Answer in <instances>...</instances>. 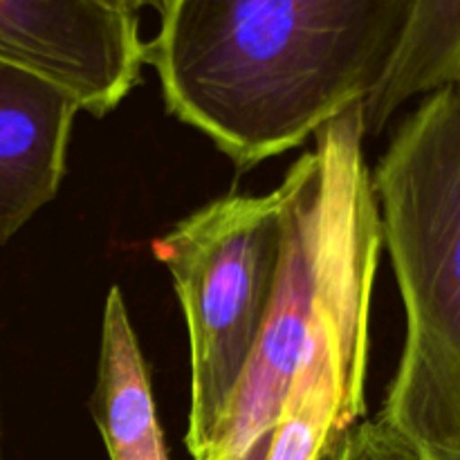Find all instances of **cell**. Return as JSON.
Returning <instances> with one entry per match:
<instances>
[{
	"instance_id": "6da1fadb",
	"label": "cell",
	"mask_w": 460,
	"mask_h": 460,
	"mask_svg": "<svg viewBox=\"0 0 460 460\" xmlns=\"http://www.w3.org/2000/svg\"><path fill=\"white\" fill-rule=\"evenodd\" d=\"M418 0H162L148 40L162 94L238 169L301 146L364 106Z\"/></svg>"
},
{
	"instance_id": "7a4b0ae2",
	"label": "cell",
	"mask_w": 460,
	"mask_h": 460,
	"mask_svg": "<svg viewBox=\"0 0 460 460\" xmlns=\"http://www.w3.org/2000/svg\"><path fill=\"white\" fill-rule=\"evenodd\" d=\"M404 304L380 420L422 460H460V93L427 94L371 173Z\"/></svg>"
},
{
	"instance_id": "3957f363",
	"label": "cell",
	"mask_w": 460,
	"mask_h": 460,
	"mask_svg": "<svg viewBox=\"0 0 460 460\" xmlns=\"http://www.w3.org/2000/svg\"><path fill=\"white\" fill-rule=\"evenodd\" d=\"M364 137L362 106L349 108L314 135L313 151L296 160L279 184L286 243L277 295L207 460L268 456L332 274L364 216L377 209Z\"/></svg>"
},
{
	"instance_id": "277c9868",
	"label": "cell",
	"mask_w": 460,
	"mask_h": 460,
	"mask_svg": "<svg viewBox=\"0 0 460 460\" xmlns=\"http://www.w3.org/2000/svg\"><path fill=\"white\" fill-rule=\"evenodd\" d=\"M283 243L279 187L265 196L218 198L153 241L187 319L191 404L184 443L193 460H207L227 420L272 310Z\"/></svg>"
},
{
	"instance_id": "5b68a950",
	"label": "cell",
	"mask_w": 460,
	"mask_h": 460,
	"mask_svg": "<svg viewBox=\"0 0 460 460\" xmlns=\"http://www.w3.org/2000/svg\"><path fill=\"white\" fill-rule=\"evenodd\" d=\"M380 247V209H373L355 229L332 274L308 355L288 391L265 460H328L364 416L368 317Z\"/></svg>"
},
{
	"instance_id": "8992f818",
	"label": "cell",
	"mask_w": 460,
	"mask_h": 460,
	"mask_svg": "<svg viewBox=\"0 0 460 460\" xmlns=\"http://www.w3.org/2000/svg\"><path fill=\"white\" fill-rule=\"evenodd\" d=\"M146 58L133 13L99 0H0V61L52 81L94 117L128 97Z\"/></svg>"
},
{
	"instance_id": "52a82bcc",
	"label": "cell",
	"mask_w": 460,
	"mask_h": 460,
	"mask_svg": "<svg viewBox=\"0 0 460 460\" xmlns=\"http://www.w3.org/2000/svg\"><path fill=\"white\" fill-rule=\"evenodd\" d=\"M79 111L57 84L0 61V247L57 196Z\"/></svg>"
},
{
	"instance_id": "ba28073f",
	"label": "cell",
	"mask_w": 460,
	"mask_h": 460,
	"mask_svg": "<svg viewBox=\"0 0 460 460\" xmlns=\"http://www.w3.org/2000/svg\"><path fill=\"white\" fill-rule=\"evenodd\" d=\"M93 413L111 460H166L146 362L119 288H111L103 308Z\"/></svg>"
},
{
	"instance_id": "9c48e42d",
	"label": "cell",
	"mask_w": 460,
	"mask_h": 460,
	"mask_svg": "<svg viewBox=\"0 0 460 460\" xmlns=\"http://www.w3.org/2000/svg\"><path fill=\"white\" fill-rule=\"evenodd\" d=\"M460 72V0H418L394 66L364 102V135L385 130L413 97L454 85Z\"/></svg>"
},
{
	"instance_id": "30bf717a",
	"label": "cell",
	"mask_w": 460,
	"mask_h": 460,
	"mask_svg": "<svg viewBox=\"0 0 460 460\" xmlns=\"http://www.w3.org/2000/svg\"><path fill=\"white\" fill-rule=\"evenodd\" d=\"M328 460H422V456L394 427L376 418L358 422Z\"/></svg>"
},
{
	"instance_id": "8fae6325",
	"label": "cell",
	"mask_w": 460,
	"mask_h": 460,
	"mask_svg": "<svg viewBox=\"0 0 460 460\" xmlns=\"http://www.w3.org/2000/svg\"><path fill=\"white\" fill-rule=\"evenodd\" d=\"M99 3L108 4V7H112V9H119V12L139 16V12H142V9H148V7L160 9L162 0H99Z\"/></svg>"
},
{
	"instance_id": "7c38bea8",
	"label": "cell",
	"mask_w": 460,
	"mask_h": 460,
	"mask_svg": "<svg viewBox=\"0 0 460 460\" xmlns=\"http://www.w3.org/2000/svg\"><path fill=\"white\" fill-rule=\"evenodd\" d=\"M454 88H456L460 93V72H458V79H456V84H454Z\"/></svg>"
},
{
	"instance_id": "4fadbf2b",
	"label": "cell",
	"mask_w": 460,
	"mask_h": 460,
	"mask_svg": "<svg viewBox=\"0 0 460 460\" xmlns=\"http://www.w3.org/2000/svg\"><path fill=\"white\" fill-rule=\"evenodd\" d=\"M0 436H3V425H0Z\"/></svg>"
}]
</instances>
